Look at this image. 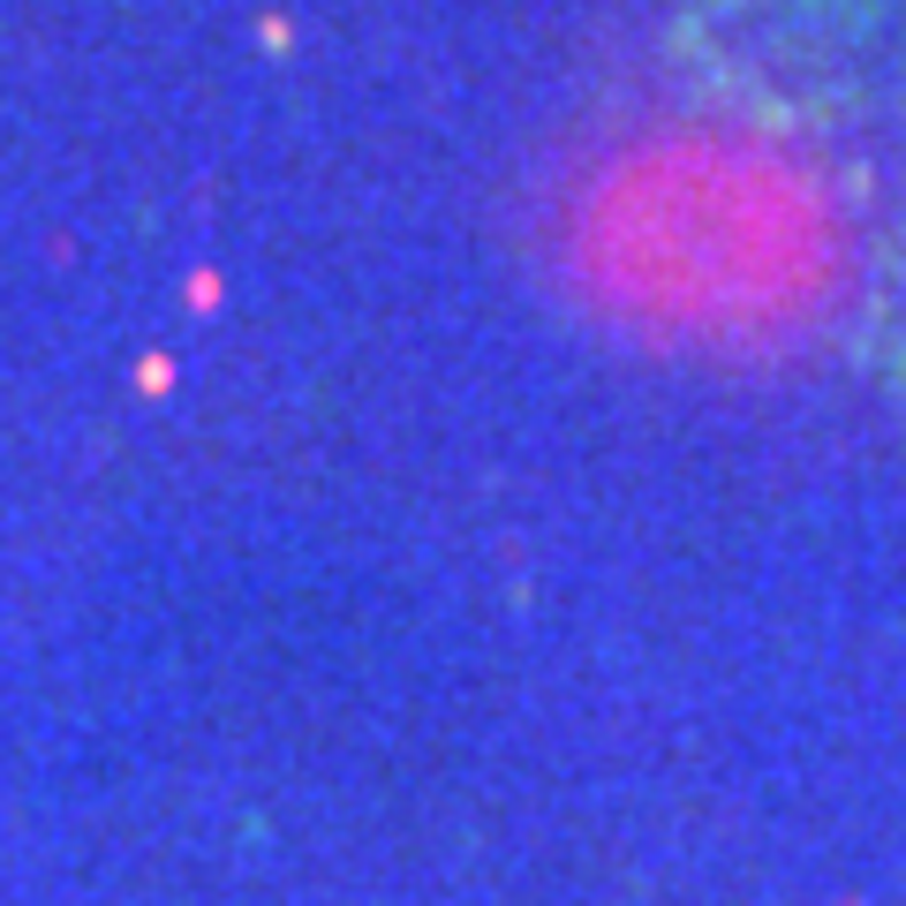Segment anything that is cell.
I'll list each match as a JSON object with an SVG mask.
<instances>
[{
	"label": "cell",
	"instance_id": "obj_1",
	"mask_svg": "<svg viewBox=\"0 0 906 906\" xmlns=\"http://www.w3.org/2000/svg\"><path fill=\"white\" fill-rule=\"evenodd\" d=\"M680 45L718 98L771 129L846 136V152L884 159L868 174L884 235L862 333L906 400V0H702Z\"/></svg>",
	"mask_w": 906,
	"mask_h": 906
}]
</instances>
